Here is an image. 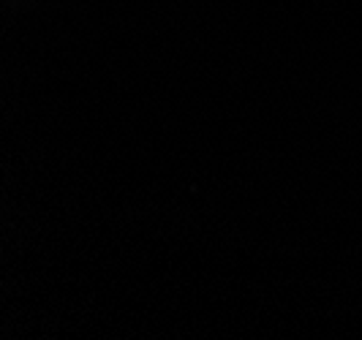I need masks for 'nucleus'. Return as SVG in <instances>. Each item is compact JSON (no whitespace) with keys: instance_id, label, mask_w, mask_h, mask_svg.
Returning a JSON list of instances; mask_svg holds the SVG:
<instances>
[]
</instances>
